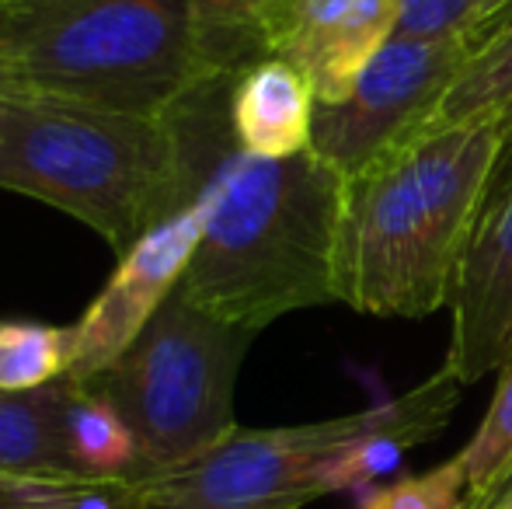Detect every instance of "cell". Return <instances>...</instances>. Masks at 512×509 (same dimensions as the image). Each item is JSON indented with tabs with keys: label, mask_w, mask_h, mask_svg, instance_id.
<instances>
[{
	"label": "cell",
	"mask_w": 512,
	"mask_h": 509,
	"mask_svg": "<svg viewBox=\"0 0 512 509\" xmlns=\"http://www.w3.org/2000/svg\"><path fill=\"white\" fill-rule=\"evenodd\" d=\"M265 0H192L206 67L213 74H237L262 60L255 18Z\"/></svg>",
	"instance_id": "obj_17"
},
{
	"label": "cell",
	"mask_w": 512,
	"mask_h": 509,
	"mask_svg": "<svg viewBox=\"0 0 512 509\" xmlns=\"http://www.w3.org/2000/svg\"><path fill=\"white\" fill-rule=\"evenodd\" d=\"M443 367L460 384L499 374L512 356V168L495 171L450 293Z\"/></svg>",
	"instance_id": "obj_9"
},
{
	"label": "cell",
	"mask_w": 512,
	"mask_h": 509,
	"mask_svg": "<svg viewBox=\"0 0 512 509\" xmlns=\"http://www.w3.org/2000/svg\"><path fill=\"white\" fill-rule=\"evenodd\" d=\"M0 7H4V0H0Z\"/></svg>",
	"instance_id": "obj_26"
},
{
	"label": "cell",
	"mask_w": 512,
	"mask_h": 509,
	"mask_svg": "<svg viewBox=\"0 0 512 509\" xmlns=\"http://www.w3.org/2000/svg\"><path fill=\"white\" fill-rule=\"evenodd\" d=\"M457 123H495L512 140V28L474 49L422 133Z\"/></svg>",
	"instance_id": "obj_14"
},
{
	"label": "cell",
	"mask_w": 512,
	"mask_h": 509,
	"mask_svg": "<svg viewBox=\"0 0 512 509\" xmlns=\"http://www.w3.org/2000/svg\"><path fill=\"white\" fill-rule=\"evenodd\" d=\"M317 98L307 77L279 56L237 70L230 88V126L248 154L293 157L310 150Z\"/></svg>",
	"instance_id": "obj_11"
},
{
	"label": "cell",
	"mask_w": 512,
	"mask_h": 509,
	"mask_svg": "<svg viewBox=\"0 0 512 509\" xmlns=\"http://www.w3.org/2000/svg\"><path fill=\"white\" fill-rule=\"evenodd\" d=\"M506 28H512V4H506V7H502V11L495 14V18L488 21V25L481 28L478 35H474V39H471V53H474V49H478V46H481V42H485V39H492V35L506 32Z\"/></svg>",
	"instance_id": "obj_22"
},
{
	"label": "cell",
	"mask_w": 512,
	"mask_h": 509,
	"mask_svg": "<svg viewBox=\"0 0 512 509\" xmlns=\"http://www.w3.org/2000/svg\"><path fill=\"white\" fill-rule=\"evenodd\" d=\"M63 440L81 478H140L143 457L122 415L91 387L70 381Z\"/></svg>",
	"instance_id": "obj_13"
},
{
	"label": "cell",
	"mask_w": 512,
	"mask_h": 509,
	"mask_svg": "<svg viewBox=\"0 0 512 509\" xmlns=\"http://www.w3.org/2000/svg\"><path fill=\"white\" fill-rule=\"evenodd\" d=\"M255 32L265 56L307 77L317 105H335L398 35V0H265Z\"/></svg>",
	"instance_id": "obj_10"
},
{
	"label": "cell",
	"mask_w": 512,
	"mask_h": 509,
	"mask_svg": "<svg viewBox=\"0 0 512 509\" xmlns=\"http://www.w3.org/2000/svg\"><path fill=\"white\" fill-rule=\"evenodd\" d=\"M237 74H209L168 112L185 203L203 210V241L178 290L203 311L262 332L276 318L335 300L342 175L314 150L258 157L230 126Z\"/></svg>",
	"instance_id": "obj_1"
},
{
	"label": "cell",
	"mask_w": 512,
	"mask_h": 509,
	"mask_svg": "<svg viewBox=\"0 0 512 509\" xmlns=\"http://www.w3.org/2000/svg\"><path fill=\"white\" fill-rule=\"evenodd\" d=\"M509 133L457 123L408 140L349 178L335 234V300L373 318H425L450 304Z\"/></svg>",
	"instance_id": "obj_2"
},
{
	"label": "cell",
	"mask_w": 512,
	"mask_h": 509,
	"mask_svg": "<svg viewBox=\"0 0 512 509\" xmlns=\"http://www.w3.org/2000/svg\"><path fill=\"white\" fill-rule=\"evenodd\" d=\"M70 377L28 394L0 391V475L81 478L63 440Z\"/></svg>",
	"instance_id": "obj_12"
},
{
	"label": "cell",
	"mask_w": 512,
	"mask_h": 509,
	"mask_svg": "<svg viewBox=\"0 0 512 509\" xmlns=\"http://www.w3.org/2000/svg\"><path fill=\"white\" fill-rule=\"evenodd\" d=\"M363 509H471L464 468L453 457L425 475L401 478V482L373 492Z\"/></svg>",
	"instance_id": "obj_19"
},
{
	"label": "cell",
	"mask_w": 512,
	"mask_h": 509,
	"mask_svg": "<svg viewBox=\"0 0 512 509\" xmlns=\"http://www.w3.org/2000/svg\"><path fill=\"white\" fill-rule=\"evenodd\" d=\"M495 509H512V496H509V499H502V503L495 506Z\"/></svg>",
	"instance_id": "obj_25"
},
{
	"label": "cell",
	"mask_w": 512,
	"mask_h": 509,
	"mask_svg": "<svg viewBox=\"0 0 512 509\" xmlns=\"http://www.w3.org/2000/svg\"><path fill=\"white\" fill-rule=\"evenodd\" d=\"M471 46L464 35L411 39L394 35L335 105H317L310 150L342 175H363L387 154L415 140L453 88Z\"/></svg>",
	"instance_id": "obj_7"
},
{
	"label": "cell",
	"mask_w": 512,
	"mask_h": 509,
	"mask_svg": "<svg viewBox=\"0 0 512 509\" xmlns=\"http://www.w3.org/2000/svg\"><path fill=\"white\" fill-rule=\"evenodd\" d=\"M199 241H203V210L196 203H185L168 220L150 227L119 258L102 293L74 325H67L70 381H91L133 346L164 300L182 286Z\"/></svg>",
	"instance_id": "obj_8"
},
{
	"label": "cell",
	"mask_w": 512,
	"mask_h": 509,
	"mask_svg": "<svg viewBox=\"0 0 512 509\" xmlns=\"http://www.w3.org/2000/svg\"><path fill=\"white\" fill-rule=\"evenodd\" d=\"M0 189L84 220L126 255L185 206L164 116L98 109L18 88L0 112Z\"/></svg>",
	"instance_id": "obj_4"
},
{
	"label": "cell",
	"mask_w": 512,
	"mask_h": 509,
	"mask_svg": "<svg viewBox=\"0 0 512 509\" xmlns=\"http://www.w3.org/2000/svg\"><path fill=\"white\" fill-rule=\"evenodd\" d=\"M464 384L439 367L411 391L304 426H237L178 468L122 478L126 509H304L370 482L394 457L446 429Z\"/></svg>",
	"instance_id": "obj_3"
},
{
	"label": "cell",
	"mask_w": 512,
	"mask_h": 509,
	"mask_svg": "<svg viewBox=\"0 0 512 509\" xmlns=\"http://www.w3.org/2000/svg\"><path fill=\"white\" fill-rule=\"evenodd\" d=\"M457 461L467 478L471 509H485L512 475V356L499 370V384H495L492 405H488L478 433L460 450Z\"/></svg>",
	"instance_id": "obj_16"
},
{
	"label": "cell",
	"mask_w": 512,
	"mask_h": 509,
	"mask_svg": "<svg viewBox=\"0 0 512 509\" xmlns=\"http://www.w3.org/2000/svg\"><path fill=\"white\" fill-rule=\"evenodd\" d=\"M506 4H512V0H478V7H474V18H471V25H467V32H464L467 46H471V39H474V35H478L481 28H485L488 21H492L495 14H499Z\"/></svg>",
	"instance_id": "obj_21"
},
{
	"label": "cell",
	"mask_w": 512,
	"mask_h": 509,
	"mask_svg": "<svg viewBox=\"0 0 512 509\" xmlns=\"http://www.w3.org/2000/svg\"><path fill=\"white\" fill-rule=\"evenodd\" d=\"M21 88L18 74H14V67L7 63V56H0V112H4V105L11 102V95Z\"/></svg>",
	"instance_id": "obj_23"
},
{
	"label": "cell",
	"mask_w": 512,
	"mask_h": 509,
	"mask_svg": "<svg viewBox=\"0 0 512 509\" xmlns=\"http://www.w3.org/2000/svg\"><path fill=\"white\" fill-rule=\"evenodd\" d=\"M0 509H126L122 478L0 475Z\"/></svg>",
	"instance_id": "obj_18"
},
{
	"label": "cell",
	"mask_w": 512,
	"mask_h": 509,
	"mask_svg": "<svg viewBox=\"0 0 512 509\" xmlns=\"http://www.w3.org/2000/svg\"><path fill=\"white\" fill-rule=\"evenodd\" d=\"M0 56L21 88L136 116L213 74L192 0H4Z\"/></svg>",
	"instance_id": "obj_5"
},
{
	"label": "cell",
	"mask_w": 512,
	"mask_h": 509,
	"mask_svg": "<svg viewBox=\"0 0 512 509\" xmlns=\"http://www.w3.org/2000/svg\"><path fill=\"white\" fill-rule=\"evenodd\" d=\"M478 0H398V35L450 39L464 35Z\"/></svg>",
	"instance_id": "obj_20"
},
{
	"label": "cell",
	"mask_w": 512,
	"mask_h": 509,
	"mask_svg": "<svg viewBox=\"0 0 512 509\" xmlns=\"http://www.w3.org/2000/svg\"><path fill=\"white\" fill-rule=\"evenodd\" d=\"M70 370V328L32 318H0V391L28 394Z\"/></svg>",
	"instance_id": "obj_15"
},
{
	"label": "cell",
	"mask_w": 512,
	"mask_h": 509,
	"mask_svg": "<svg viewBox=\"0 0 512 509\" xmlns=\"http://www.w3.org/2000/svg\"><path fill=\"white\" fill-rule=\"evenodd\" d=\"M512 496V475L506 478V482H502V489L499 492H495V496H492V503H488L485 509H495V506H499L502 503V499H509Z\"/></svg>",
	"instance_id": "obj_24"
},
{
	"label": "cell",
	"mask_w": 512,
	"mask_h": 509,
	"mask_svg": "<svg viewBox=\"0 0 512 509\" xmlns=\"http://www.w3.org/2000/svg\"><path fill=\"white\" fill-rule=\"evenodd\" d=\"M255 335L175 290L112 367L77 384L122 415L143 475L178 468L237 429L234 387Z\"/></svg>",
	"instance_id": "obj_6"
}]
</instances>
